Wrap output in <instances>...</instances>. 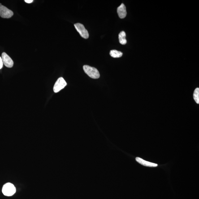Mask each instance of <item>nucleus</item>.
<instances>
[{
    "label": "nucleus",
    "instance_id": "1",
    "mask_svg": "<svg viewBox=\"0 0 199 199\" xmlns=\"http://www.w3.org/2000/svg\"><path fill=\"white\" fill-rule=\"evenodd\" d=\"M83 69L85 73L92 78L97 79L100 78L99 72L95 67L85 65L83 66Z\"/></svg>",
    "mask_w": 199,
    "mask_h": 199
},
{
    "label": "nucleus",
    "instance_id": "2",
    "mask_svg": "<svg viewBox=\"0 0 199 199\" xmlns=\"http://www.w3.org/2000/svg\"><path fill=\"white\" fill-rule=\"evenodd\" d=\"M3 194L5 196L10 197L16 192V188L12 183H7L4 185L2 189Z\"/></svg>",
    "mask_w": 199,
    "mask_h": 199
},
{
    "label": "nucleus",
    "instance_id": "3",
    "mask_svg": "<svg viewBox=\"0 0 199 199\" xmlns=\"http://www.w3.org/2000/svg\"><path fill=\"white\" fill-rule=\"evenodd\" d=\"M75 28L79 32L82 37L85 39H88L89 37L88 31L86 29L84 25L78 23L74 24Z\"/></svg>",
    "mask_w": 199,
    "mask_h": 199
},
{
    "label": "nucleus",
    "instance_id": "4",
    "mask_svg": "<svg viewBox=\"0 0 199 199\" xmlns=\"http://www.w3.org/2000/svg\"><path fill=\"white\" fill-rule=\"evenodd\" d=\"M67 85L64 79L63 78L61 77L58 78L54 84L53 90L55 93H57L61 90Z\"/></svg>",
    "mask_w": 199,
    "mask_h": 199
},
{
    "label": "nucleus",
    "instance_id": "5",
    "mask_svg": "<svg viewBox=\"0 0 199 199\" xmlns=\"http://www.w3.org/2000/svg\"><path fill=\"white\" fill-rule=\"evenodd\" d=\"M11 10L2 5H0V16L3 18H10L13 15Z\"/></svg>",
    "mask_w": 199,
    "mask_h": 199
},
{
    "label": "nucleus",
    "instance_id": "6",
    "mask_svg": "<svg viewBox=\"0 0 199 199\" xmlns=\"http://www.w3.org/2000/svg\"><path fill=\"white\" fill-rule=\"evenodd\" d=\"M3 63L5 65L9 68H11L13 65L14 62L11 58L6 53H3L2 55Z\"/></svg>",
    "mask_w": 199,
    "mask_h": 199
},
{
    "label": "nucleus",
    "instance_id": "7",
    "mask_svg": "<svg viewBox=\"0 0 199 199\" xmlns=\"http://www.w3.org/2000/svg\"><path fill=\"white\" fill-rule=\"evenodd\" d=\"M117 12L118 16L121 19H123L125 17L127 13L125 6L123 3H122L120 6L117 8Z\"/></svg>",
    "mask_w": 199,
    "mask_h": 199
},
{
    "label": "nucleus",
    "instance_id": "8",
    "mask_svg": "<svg viewBox=\"0 0 199 199\" xmlns=\"http://www.w3.org/2000/svg\"><path fill=\"white\" fill-rule=\"evenodd\" d=\"M136 160L140 164L143 165V166H147V167H156L158 166V165L157 164L147 162V161H145V160L142 159L140 158V157H136Z\"/></svg>",
    "mask_w": 199,
    "mask_h": 199
},
{
    "label": "nucleus",
    "instance_id": "9",
    "mask_svg": "<svg viewBox=\"0 0 199 199\" xmlns=\"http://www.w3.org/2000/svg\"><path fill=\"white\" fill-rule=\"evenodd\" d=\"M118 38H119V42L122 45H125L127 42V40L126 39V33L124 31H122L119 33L118 35Z\"/></svg>",
    "mask_w": 199,
    "mask_h": 199
},
{
    "label": "nucleus",
    "instance_id": "10",
    "mask_svg": "<svg viewBox=\"0 0 199 199\" xmlns=\"http://www.w3.org/2000/svg\"><path fill=\"white\" fill-rule=\"evenodd\" d=\"M110 54L113 58H118L121 57L123 54L121 52L116 50H112L110 51Z\"/></svg>",
    "mask_w": 199,
    "mask_h": 199
},
{
    "label": "nucleus",
    "instance_id": "11",
    "mask_svg": "<svg viewBox=\"0 0 199 199\" xmlns=\"http://www.w3.org/2000/svg\"><path fill=\"white\" fill-rule=\"evenodd\" d=\"M194 98L197 104L199 103V88H196L193 94Z\"/></svg>",
    "mask_w": 199,
    "mask_h": 199
},
{
    "label": "nucleus",
    "instance_id": "12",
    "mask_svg": "<svg viewBox=\"0 0 199 199\" xmlns=\"http://www.w3.org/2000/svg\"><path fill=\"white\" fill-rule=\"evenodd\" d=\"M3 65L2 58L0 57V69H2Z\"/></svg>",
    "mask_w": 199,
    "mask_h": 199
},
{
    "label": "nucleus",
    "instance_id": "13",
    "mask_svg": "<svg viewBox=\"0 0 199 199\" xmlns=\"http://www.w3.org/2000/svg\"><path fill=\"white\" fill-rule=\"evenodd\" d=\"M33 0H25V2L27 3H30L33 2Z\"/></svg>",
    "mask_w": 199,
    "mask_h": 199
}]
</instances>
